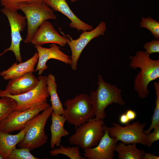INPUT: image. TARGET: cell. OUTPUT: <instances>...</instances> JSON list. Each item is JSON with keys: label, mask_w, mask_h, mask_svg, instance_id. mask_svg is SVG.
Returning <instances> with one entry per match:
<instances>
[{"label": "cell", "mask_w": 159, "mask_h": 159, "mask_svg": "<svg viewBox=\"0 0 159 159\" xmlns=\"http://www.w3.org/2000/svg\"><path fill=\"white\" fill-rule=\"evenodd\" d=\"M47 84L53 112L57 115H63L64 109L57 93V85L53 75L50 74L47 76Z\"/></svg>", "instance_id": "obj_21"}, {"label": "cell", "mask_w": 159, "mask_h": 159, "mask_svg": "<svg viewBox=\"0 0 159 159\" xmlns=\"http://www.w3.org/2000/svg\"><path fill=\"white\" fill-rule=\"evenodd\" d=\"M51 115L52 124L50 126V146L53 149L55 146L59 147L61 145L62 138L68 135L69 133L64 127L66 121L64 115H57L53 112Z\"/></svg>", "instance_id": "obj_19"}, {"label": "cell", "mask_w": 159, "mask_h": 159, "mask_svg": "<svg viewBox=\"0 0 159 159\" xmlns=\"http://www.w3.org/2000/svg\"><path fill=\"white\" fill-rule=\"evenodd\" d=\"M44 2L53 11L59 12L68 18L71 21L70 27L75 28L78 31H89L93 29V26L86 23L75 15L66 0H45Z\"/></svg>", "instance_id": "obj_16"}, {"label": "cell", "mask_w": 159, "mask_h": 159, "mask_svg": "<svg viewBox=\"0 0 159 159\" xmlns=\"http://www.w3.org/2000/svg\"><path fill=\"white\" fill-rule=\"evenodd\" d=\"M143 47L149 54L159 53V39H154L151 41L146 42L143 45Z\"/></svg>", "instance_id": "obj_28"}, {"label": "cell", "mask_w": 159, "mask_h": 159, "mask_svg": "<svg viewBox=\"0 0 159 159\" xmlns=\"http://www.w3.org/2000/svg\"><path fill=\"white\" fill-rule=\"evenodd\" d=\"M70 39L60 35L48 21H44L36 32L31 42L35 46H42L45 44L55 43L64 47Z\"/></svg>", "instance_id": "obj_13"}, {"label": "cell", "mask_w": 159, "mask_h": 159, "mask_svg": "<svg viewBox=\"0 0 159 159\" xmlns=\"http://www.w3.org/2000/svg\"><path fill=\"white\" fill-rule=\"evenodd\" d=\"M38 54L36 52L30 59L24 62H15L8 69L0 72L4 80H10L21 77L25 74L35 71L34 67L38 62Z\"/></svg>", "instance_id": "obj_17"}, {"label": "cell", "mask_w": 159, "mask_h": 159, "mask_svg": "<svg viewBox=\"0 0 159 159\" xmlns=\"http://www.w3.org/2000/svg\"><path fill=\"white\" fill-rule=\"evenodd\" d=\"M64 114L66 121L77 128L95 116L90 96L85 93L66 100Z\"/></svg>", "instance_id": "obj_5"}, {"label": "cell", "mask_w": 159, "mask_h": 159, "mask_svg": "<svg viewBox=\"0 0 159 159\" xmlns=\"http://www.w3.org/2000/svg\"><path fill=\"white\" fill-rule=\"evenodd\" d=\"M28 0H0L1 5L13 11L19 10L18 5L23 3H27Z\"/></svg>", "instance_id": "obj_27"}, {"label": "cell", "mask_w": 159, "mask_h": 159, "mask_svg": "<svg viewBox=\"0 0 159 159\" xmlns=\"http://www.w3.org/2000/svg\"><path fill=\"white\" fill-rule=\"evenodd\" d=\"M50 106L47 103L24 111L14 110L0 122V130L9 133L21 130L29 120Z\"/></svg>", "instance_id": "obj_9"}, {"label": "cell", "mask_w": 159, "mask_h": 159, "mask_svg": "<svg viewBox=\"0 0 159 159\" xmlns=\"http://www.w3.org/2000/svg\"><path fill=\"white\" fill-rule=\"evenodd\" d=\"M53 112L51 106L29 120L24 127L26 130L23 139L18 144L20 148L30 150L38 148L47 141L48 137L45 132L47 121Z\"/></svg>", "instance_id": "obj_3"}, {"label": "cell", "mask_w": 159, "mask_h": 159, "mask_svg": "<svg viewBox=\"0 0 159 159\" xmlns=\"http://www.w3.org/2000/svg\"><path fill=\"white\" fill-rule=\"evenodd\" d=\"M49 48L41 46H35L38 54L39 58L35 71H38L39 75H41L45 70L48 68L47 62L50 59H54L71 65V57L64 53L56 44L51 43Z\"/></svg>", "instance_id": "obj_14"}, {"label": "cell", "mask_w": 159, "mask_h": 159, "mask_svg": "<svg viewBox=\"0 0 159 159\" xmlns=\"http://www.w3.org/2000/svg\"><path fill=\"white\" fill-rule=\"evenodd\" d=\"M159 157L153 155L149 153H145L142 159H159Z\"/></svg>", "instance_id": "obj_32"}, {"label": "cell", "mask_w": 159, "mask_h": 159, "mask_svg": "<svg viewBox=\"0 0 159 159\" xmlns=\"http://www.w3.org/2000/svg\"><path fill=\"white\" fill-rule=\"evenodd\" d=\"M0 159H3L2 156L0 154Z\"/></svg>", "instance_id": "obj_35"}, {"label": "cell", "mask_w": 159, "mask_h": 159, "mask_svg": "<svg viewBox=\"0 0 159 159\" xmlns=\"http://www.w3.org/2000/svg\"><path fill=\"white\" fill-rule=\"evenodd\" d=\"M45 0H28L27 3L33 4H39L44 2Z\"/></svg>", "instance_id": "obj_33"}, {"label": "cell", "mask_w": 159, "mask_h": 159, "mask_svg": "<svg viewBox=\"0 0 159 159\" xmlns=\"http://www.w3.org/2000/svg\"><path fill=\"white\" fill-rule=\"evenodd\" d=\"M145 51L139 50L129 57V66L135 70L140 69L135 77L133 85L134 90L140 99L148 96V85L159 78V60L153 59Z\"/></svg>", "instance_id": "obj_1"}, {"label": "cell", "mask_w": 159, "mask_h": 159, "mask_svg": "<svg viewBox=\"0 0 159 159\" xmlns=\"http://www.w3.org/2000/svg\"><path fill=\"white\" fill-rule=\"evenodd\" d=\"M105 121L95 117L78 126L68 139L71 145L78 146L83 150L96 146L105 133Z\"/></svg>", "instance_id": "obj_4"}, {"label": "cell", "mask_w": 159, "mask_h": 159, "mask_svg": "<svg viewBox=\"0 0 159 159\" xmlns=\"http://www.w3.org/2000/svg\"><path fill=\"white\" fill-rule=\"evenodd\" d=\"M153 131L147 135L146 146L150 148L153 143L159 140V125L155 127Z\"/></svg>", "instance_id": "obj_29"}, {"label": "cell", "mask_w": 159, "mask_h": 159, "mask_svg": "<svg viewBox=\"0 0 159 159\" xmlns=\"http://www.w3.org/2000/svg\"><path fill=\"white\" fill-rule=\"evenodd\" d=\"M140 28L148 30L156 39L159 38V22L150 16L142 18L140 23Z\"/></svg>", "instance_id": "obj_25"}, {"label": "cell", "mask_w": 159, "mask_h": 159, "mask_svg": "<svg viewBox=\"0 0 159 159\" xmlns=\"http://www.w3.org/2000/svg\"><path fill=\"white\" fill-rule=\"evenodd\" d=\"M136 143L126 144L122 142L117 144L115 150L118 153V159H142L144 150L139 149Z\"/></svg>", "instance_id": "obj_20"}, {"label": "cell", "mask_w": 159, "mask_h": 159, "mask_svg": "<svg viewBox=\"0 0 159 159\" xmlns=\"http://www.w3.org/2000/svg\"><path fill=\"white\" fill-rule=\"evenodd\" d=\"M130 121L125 113L122 114L120 117L119 121L122 124L125 125L129 123Z\"/></svg>", "instance_id": "obj_31"}, {"label": "cell", "mask_w": 159, "mask_h": 159, "mask_svg": "<svg viewBox=\"0 0 159 159\" xmlns=\"http://www.w3.org/2000/svg\"><path fill=\"white\" fill-rule=\"evenodd\" d=\"M47 76L40 75L37 86L31 90L22 94L14 95L9 94L1 97H7L14 100L17 105L14 110L22 111L47 103L49 94L47 84Z\"/></svg>", "instance_id": "obj_7"}, {"label": "cell", "mask_w": 159, "mask_h": 159, "mask_svg": "<svg viewBox=\"0 0 159 159\" xmlns=\"http://www.w3.org/2000/svg\"><path fill=\"white\" fill-rule=\"evenodd\" d=\"M1 11L7 17L11 30V44L9 48L4 50V53L8 51H12L14 54L16 61L19 63L22 62L20 46L23 39L21 32L23 31L26 26V17L19 14L17 11H13L5 7Z\"/></svg>", "instance_id": "obj_10"}, {"label": "cell", "mask_w": 159, "mask_h": 159, "mask_svg": "<svg viewBox=\"0 0 159 159\" xmlns=\"http://www.w3.org/2000/svg\"><path fill=\"white\" fill-rule=\"evenodd\" d=\"M111 127H107L110 137L115 138L126 144L138 143L146 146L147 135L144 132L146 122L140 123L138 121L129 123L122 126L118 123L113 122Z\"/></svg>", "instance_id": "obj_8"}, {"label": "cell", "mask_w": 159, "mask_h": 159, "mask_svg": "<svg viewBox=\"0 0 159 159\" xmlns=\"http://www.w3.org/2000/svg\"><path fill=\"white\" fill-rule=\"evenodd\" d=\"M39 82L32 72L10 80L4 90H0V97L6 94L16 95L25 93L35 88Z\"/></svg>", "instance_id": "obj_15"}, {"label": "cell", "mask_w": 159, "mask_h": 159, "mask_svg": "<svg viewBox=\"0 0 159 159\" xmlns=\"http://www.w3.org/2000/svg\"><path fill=\"white\" fill-rule=\"evenodd\" d=\"M125 114L130 121L134 120L137 116L135 112L131 110H127Z\"/></svg>", "instance_id": "obj_30"}, {"label": "cell", "mask_w": 159, "mask_h": 159, "mask_svg": "<svg viewBox=\"0 0 159 159\" xmlns=\"http://www.w3.org/2000/svg\"><path fill=\"white\" fill-rule=\"evenodd\" d=\"M105 133L96 146L83 149L84 156L88 159H113L118 141L110 136L107 126L104 127Z\"/></svg>", "instance_id": "obj_12"}, {"label": "cell", "mask_w": 159, "mask_h": 159, "mask_svg": "<svg viewBox=\"0 0 159 159\" xmlns=\"http://www.w3.org/2000/svg\"><path fill=\"white\" fill-rule=\"evenodd\" d=\"M107 28L106 23L102 21L96 28L92 30L83 31L77 39H73L70 38L67 44L71 51V64L70 66L72 70L77 69L78 59L85 47L92 39L101 35L104 36Z\"/></svg>", "instance_id": "obj_11"}, {"label": "cell", "mask_w": 159, "mask_h": 159, "mask_svg": "<svg viewBox=\"0 0 159 159\" xmlns=\"http://www.w3.org/2000/svg\"><path fill=\"white\" fill-rule=\"evenodd\" d=\"M97 84V89L91 92L90 96L95 118L103 120L106 116L105 110L107 106L114 103L122 106L126 102L122 98V90L105 81L100 74L98 75Z\"/></svg>", "instance_id": "obj_2"}, {"label": "cell", "mask_w": 159, "mask_h": 159, "mask_svg": "<svg viewBox=\"0 0 159 159\" xmlns=\"http://www.w3.org/2000/svg\"><path fill=\"white\" fill-rule=\"evenodd\" d=\"M26 128L21 130L18 134L12 135L0 130V154L3 159H9L12 151L24 138Z\"/></svg>", "instance_id": "obj_18"}, {"label": "cell", "mask_w": 159, "mask_h": 159, "mask_svg": "<svg viewBox=\"0 0 159 159\" xmlns=\"http://www.w3.org/2000/svg\"><path fill=\"white\" fill-rule=\"evenodd\" d=\"M50 154L51 156H57L62 154L67 156L70 159H85V156L80 154V147L78 146L65 147L60 145L59 148L53 149L50 150Z\"/></svg>", "instance_id": "obj_22"}, {"label": "cell", "mask_w": 159, "mask_h": 159, "mask_svg": "<svg viewBox=\"0 0 159 159\" xmlns=\"http://www.w3.org/2000/svg\"><path fill=\"white\" fill-rule=\"evenodd\" d=\"M153 85L156 95L155 101V107L154 113L151 118L150 125L148 129L143 131L144 133L146 135L149 134L155 127L159 125V82L154 81Z\"/></svg>", "instance_id": "obj_24"}, {"label": "cell", "mask_w": 159, "mask_h": 159, "mask_svg": "<svg viewBox=\"0 0 159 159\" xmlns=\"http://www.w3.org/2000/svg\"><path fill=\"white\" fill-rule=\"evenodd\" d=\"M70 1L72 2H76L77 0H70Z\"/></svg>", "instance_id": "obj_34"}, {"label": "cell", "mask_w": 159, "mask_h": 159, "mask_svg": "<svg viewBox=\"0 0 159 159\" xmlns=\"http://www.w3.org/2000/svg\"><path fill=\"white\" fill-rule=\"evenodd\" d=\"M26 148H15L11 152L9 159H38L30 152Z\"/></svg>", "instance_id": "obj_26"}, {"label": "cell", "mask_w": 159, "mask_h": 159, "mask_svg": "<svg viewBox=\"0 0 159 159\" xmlns=\"http://www.w3.org/2000/svg\"><path fill=\"white\" fill-rule=\"evenodd\" d=\"M24 14L26 20L27 33L24 41L31 43L33 35L40 25L48 19H55L53 10L44 2L39 4L23 3L18 6Z\"/></svg>", "instance_id": "obj_6"}, {"label": "cell", "mask_w": 159, "mask_h": 159, "mask_svg": "<svg viewBox=\"0 0 159 159\" xmlns=\"http://www.w3.org/2000/svg\"><path fill=\"white\" fill-rule=\"evenodd\" d=\"M17 105L16 101L7 97L0 98V122L14 110Z\"/></svg>", "instance_id": "obj_23"}]
</instances>
